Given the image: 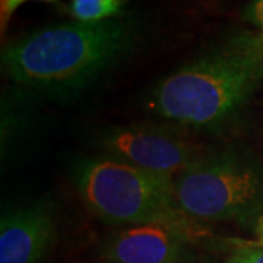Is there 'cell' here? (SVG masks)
<instances>
[{"label": "cell", "mask_w": 263, "mask_h": 263, "mask_svg": "<svg viewBox=\"0 0 263 263\" xmlns=\"http://www.w3.org/2000/svg\"><path fill=\"white\" fill-rule=\"evenodd\" d=\"M141 35V22L129 15L44 27L8 43L2 65L19 85L76 91L132 53Z\"/></svg>", "instance_id": "6da1fadb"}, {"label": "cell", "mask_w": 263, "mask_h": 263, "mask_svg": "<svg viewBox=\"0 0 263 263\" xmlns=\"http://www.w3.org/2000/svg\"><path fill=\"white\" fill-rule=\"evenodd\" d=\"M262 81V32L240 31L164 78L148 105L171 122L216 127L245 107Z\"/></svg>", "instance_id": "7a4b0ae2"}, {"label": "cell", "mask_w": 263, "mask_h": 263, "mask_svg": "<svg viewBox=\"0 0 263 263\" xmlns=\"http://www.w3.org/2000/svg\"><path fill=\"white\" fill-rule=\"evenodd\" d=\"M73 180L85 206L114 227L192 219L180 209L174 183L107 155L81 161Z\"/></svg>", "instance_id": "3957f363"}, {"label": "cell", "mask_w": 263, "mask_h": 263, "mask_svg": "<svg viewBox=\"0 0 263 263\" xmlns=\"http://www.w3.org/2000/svg\"><path fill=\"white\" fill-rule=\"evenodd\" d=\"M174 195L196 222L247 221L262 216L263 173L231 151L203 154L174 181Z\"/></svg>", "instance_id": "277c9868"}, {"label": "cell", "mask_w": 263, "mask_h": 263, "mask_svg": "<svg viewBox=\"0 0 263 263\" xmlns=\"http://www.w3.org/2000/svg\"><path fill=\"white\" fill-rule=\"evenodd\" d=\"M98 145L107 157L171 183L203 155L179 132L151 124L111 127L100 133Z\"/></svg>", "instance_id": "5b68a950"}, {"label": "cell", "mask_w": 263, "mask_h": 263, "mask_svg": "<svg viewBox=\"0 0 263 263\" xmlns=\"http://www.w3.org/2000/svg\"><path fill=\"white\" fill-rule=\"evenodd\" d=\"M208 233L199 222H146L117 227L100 249L107 263H190Z\"/></svg>", "instance_id": "8992f818"}, {"label": "cell", "mask_w": 263, "mask_h": 263, "mask_svg": "<svg viewBox=\"0 0 263 263\" xmlns=\"http://www.w3.org/2000/svg\"><path fill=\"white\" fill-rule=\"evenodd\" d=\"M56 237V218L48 203L10 209L0 219V263H43Z\"/></svg>", "instance_id": "52a82bcc"}, {"label": "cell", "mask_w": 263, "mask_h": 263, "mask_svg": "<svg viewBox=\"0 0 263 263\" xmlns=\"http://www.w3.org/2000/svg\"><path fill=\"white\" fill-rule=\"evenodd\" d=\"M127 3L129 0H72L70 12L76 21L100 22L123 15L122 10Z\"/></svg>", "instance_id": "ba28073f"}, {"label": "cell", "mask_w": 263, "mask_h": 263, "mask_svg": "<svg viewBox=\"0 0 263 263\" xmlns=\"http://www.w3.org/2000/svg\"><path fill=\"white\" fill-rule=\"evenodd\" d=\"M227 263H263V247L262 246H240L237 247Z\"/></svg>", "instance_id": "9c48e42d"}, {"label": "cell", "mask_w": 263, "mask_h": 263, "mask_svg": "<svg viewBox=\"0 0 263 263\" xmlns=\"http://www.w3.org/2000/svg\"><path fill=\"white\" fill-rule=\"evenodd\" d=\"M28 0H0V24H2V32L9 24L10 16Z\"/></svg>", "instance_id": "30bf717a"}, {"label": "cell", "mask_w": 263, "mask_h": 263, "mask_svg": "<svg viewBox=\"0 0 263 263\" xmlns=\"http://www.w3.org/2000/svg\"><path fill=\"white\" fill-rule=\"evenodd\" d=\"M246 19L252 22L263 35V0H252L246 10Z\"/></svg>", "instance_id": "8fae6325"}, {"label": "cell", "mask_w": 263, "mask_h": 263, "mask_svg": "<svg viewBox=\"0 0 263 263\" xmlns=\"http://www.w3.org/2000/svg\"><path fill=\"white\" fill-rule=\"evenodd\" d=\"M256 235H257V241H256V246H262L263 247V215L257 218L256 221Z\"/></svg>", "instance_id": "7c38bea8"}, {"label": "cell", "mask_w": 263, "mask_h": 263, "mask_svg": "<svg viewBox=\"0 0 263 263\" xmlns=\"http://www.w3.org/2000/svg\"><path fill=\"white\" fill-rule=\"evenodd\" d=\"M38 2H56V0H38Z\"/></svg>", "instance_id": "4fadbf2b"}]
</instances>
